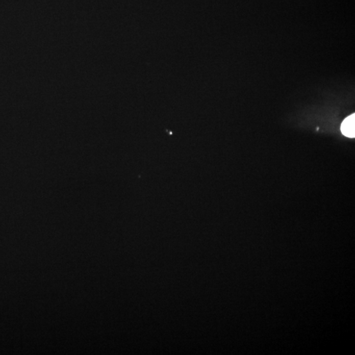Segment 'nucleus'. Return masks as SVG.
Here are the masks:
<instances>
[{"instance_id":"1","label":"nucleus","mask_w":355,"mask_h":355,"mask_svg":"<svg viewBox=\"0 0 355 355\" xmlns=\"http://www.w3.org/2000/svg\"><path fill=\"white\" fill-rule=\"evenodd\" d=\"M354 114H352V115H350L349 117L346 118L345 119L343 120L341 127V133H342L343 135L350 138H354Z\"/></svg>"}]
</instances>
